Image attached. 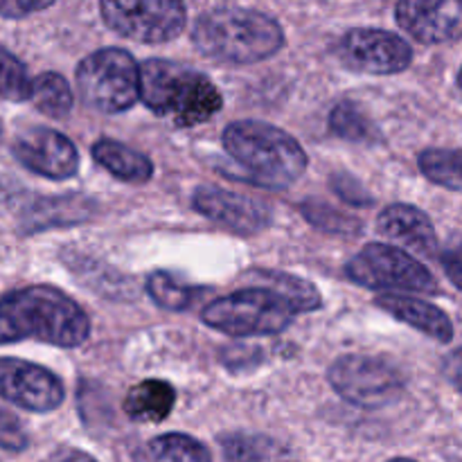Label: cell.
<instances>
[{
    "instance_id": "cell-1",
    "label": "cell",
    "mask_w": 462,
    "mask_h": 462,
    "mask_svg": "<svg viewBox=\"0 0 462 462\" xmlns=\"http://www.w3.org/2000/svg\"><path fill=\"white\" fill-rule=\"evenodd\" d=\"M88 337L86 311L59 289L36 284L0 298V346L32 338L57 347H79Z\"/></svg>"
},
{
    "instance_id": "cell-2",
    "label": "cell",
    "mask_w": 462,
    "mask_h": 462,
    "mask_svg": "<svg viewBox=\"0 0 462 462\" xmlns=\"http://www.w3.org/2000/svg\"><path fill=\"white\" fill-rule=\"evenodd\" d=\"M138 97L149 111L170 117L183 129L203 125L224 106L210 77L165 59H149L138 66Z\"/></svg>"
},
{
    "instance_id": "cell-3",
    "label": "cell",
    "mask_w": 462,
    "mask_h": 462,
    "mask_svg": "<svg viewBox=\"0 0 462 462\" xmlns=\"http://www.w3.org/2000/svg\"><path fill=\"white\" fill-rule=\"evenodd\" d=\"M192 41L215 61L248 66L273 57L284 45V32L275 18L257 9L217 7L197 18Z\"/></svg>"
},
{
    "instance_id": "cell-4",
    "label": "cell",
    "mask_w": 462,
    "mask_h": 462,
    "mask_svg": "<svg viewBox=\"0 0 462 462\" xmlns=\"http://www.w3.org/2000/svg\"><path fill=\"white\" fill-rule=\"evenodd\" d=\"M226 153L251 183L282 189L307 171V153L293 135L262 120H239L221 135Z\"/></svg>"
},
{
    "instance_id": "cell-5",
    "label": "cell",
    "mask_w": 462,
    "mask_h": 462,
    "mask_svg": "<svg viewBox=\"0 0 462 462\" xmlns=\"http://www.w3.org/2000/svg\"><path fill=\"white\" fill-rule=\"evenodd\" d=\"M296 311L280 293L271 289H239L203 310L201 319L208 328L228 337H271L291 325Z\"/></svg>"
},
{
    "instance_id": "cell-6",
    "label": "cell",
    "mask_w": 462,
    "mask_h": 462,
    "mask_svg": "<svg viewBox=\"0 0 462 462\" xmlns=\"http://www.w3.org/2000/svg\"><path fill=\"white\" fill-rule=\"evenodd\" d=\"M77 88L90 108L122 113L138 99V63L131 52L102 48L77 66Z\"/></svg>"
},
{
    "instance_id": "cell-7",
    "label": "cell",
    "mask_w": 462,
    "mask_h": 462,
    "mask_svg": "<svg viewBox=\"0 0 462 462\" xmlns=\"http://www.w3.org/2000/svg\"><path fill=\"white\" fill-rule=\"evenodd\" d=\"M352 282L382 291L438 293L431 271L409 253L388 244H368L346 266Z\"/></svg>"
},
{
    "instance_id": "cell-8",
    "label": "cell",
    "mask_w": 462,
    "mask_h": 462,
    "mask_svg": "<svg viewBox=\"0 0 462 462\" xmlns=\"http://www.w3.org/2000/svg\"><path fill=\"white\" fill-rule=\"evenodd\" d=\"M329 386L359 409H382L404 395V374L388 361L365 355L338 356L328 370Z\"/></svg>"
},
{
    "instance_id": "cell-9",
    "label": "cell",
    "mask_w": 462,
    "mask_h": 462,
    "mask_svg": "<svg viewBox=\"0 0 462 462\" xmlns=\"http://www.w3.org/2000/svg\"><path fill=\"white\" fill-rule=\"evenodd\" d=\"M104 23L138 43H167L185 30L188 12L174 0H104Z\"/></svg>"
},
{
    "instance_id": "cell-10",
    "label": "cell",
    "mask_w": 462,
    "mask_h": 462,
    "mask_svg": "<svg viewBox=\"0 0 462 462\" xmlns=\"http://www.w3.org/2000/svg\"><path fill=\"white\" fill-rule=\"evenodd\" d=\"M338 59L364 75H397L411 66L413 50L395 32L355 27L338 43Z\"/></svg>"
},
{
    "instance_id": "cell-11",
    "label": "cell",
    "mask_w": 462,
    "mask_h": 462,
    "mask_svg": "<svg viewBox=\"0 0 462 462\" xmlns=\"http://www.w3.org/2000/svg\"><path fill=\"white\" fill-rule=\"evenodd\" d=\"M0 397L32 413H50L61 406L66 391L48 368L23 359H0Z\"/></svg>"
},
{
    "instance_id": "cell-12",
    "label": "cell",
    "mask_w": 462,
    "mask_h": 462,
    "mask_svg": "<svg viewBox=\"0 0 462 462\" xmlns=\"http://www.w3.org/2000/svg\"><path fill=\"white\" fill-rule=\"evenodd\" d=\"M14 156L30 171L52 180H66L79 170V152L72 140L48 126H32L18 134Z\"/></svg>"
},
{
    "instance_id": "cell-13",
    "label": "cell",
    "mask_w": 462,
    "mask_h": 462,
    "mask_svg": "<svg viewBox=\"0 0 462 462\" xmlns=\"http://www.w3.org/2000/svg\"><path fill=\"white\" fill-rule=\"evenodd\" d=\"M194 210L237 235H257L271 224V210L262 201L230 189L201 185L192 194Z\"/></svg>"
},
{
    "instance_id": "cell-14",
    "label": "cell",
    "mask_w": 462,
    "mask_h": 462,
    "mask_svg": "<svg viewBox=\"0 0 462 462\" xmlns=\"http://www.w3.org/2000/svg\"><path fill=\"white\" fill-rule=\"evenodd\" d=\"M397 23L420 43L438 45L458 39L462 30V9L458 3H418L404 0L395 7Z\"/></svg>"
},
{
    "instance_id": "cell-15",
    "label": "cell",
    "mask_w": 462,
    "mask_h": 462,
    "mask_svg": "<svg viewBox=\"0 0 462 462\" xmlns=\"http://www.w3.org/2000/svg\"><path fill=\"white\" fill-rule=\"evenodd\" d=\"M377 230L391 242L400 244L409 255L431 257L438 251V235L431 219L420 208L406 203H393L379 215ZM404 251V253H406Z\"/></svg>"
},
{
    "instance_id": "cell-16",
    "label": "cell",
    "mask_w": 462,
    "mask_h": 462,
    "mask_svg": "<svg viewBox=\"0 0 462 462\" xmlns=\"http://www.w3.org/2000/svg\"><path fill=\"white\" fill-rule=\"evenodd\" d=\"M377 307L395 316L402 323L411 325V328L420 329L427 337L436 338L438 343H451L454 341V325L451 319L436 305L420 298L411 296H397V293H388V296L377 298Z\"/></svg>"
},
{
    "instance_id": "cell-17",
    "label": "cell",
    "mask_w": 462,
    "mask_h": 462,
    "mask_svg": "<svg viewBox=\"0 0 462 462\" xmlns=\"http://www.w3.org/2000/svg\"><path fill=\"white\" fill-rule=\"evenodd\" d=\"M176 404V391L162 379H144L135 383L125 397V413L131 422H165Z\"/></svg>"
},
{
    "instance_id": "cell-18",
    "label": "cell",
    "mask_w": 462,
    "mask_h": 462,
    "mask_svg": "<svg viewBox=\"0 0 462 462\" xmlns=\"http://www.w3.org/2000/svg\"><path fill=\"white\" fill-rule=\"evenodd\" d=\"M95 162L102 165L116 179L125 183H147L153 176V165L144 153L117 143V140L102 138L90 149Z\"/></svg>"
},
{
    "instance_id": "cell-19",
    "label": "cell",
    "mask_w": 462,
    "mask_h": 462,
    "mask_svg": "<svg viewBox=\"0 0 462 462\" xmlns=\"http://www.w3.org/2000/svg\"><path fill=\"white\" fill-rule=\"evenodd\" d=\"M93 210L95 203L88 201L86 197H77V194L43 199L27 212L25 230L27 233H36V230L54 228V226L77 224V221L88 219Z\"/></svg>"
},
{
    "instance_id": "cell-20",
    "label": "cell",
    "mask_w": 462,
    "mask_h": 462,
    "mask_svg": "<svg viewBox=\"0 0 462 462\" xmlns=\"http://www.w3.org/2000/svg\"><path fill=\"white\" fill-rule=\"evenodd\" d=\"M27 99H32V104L52 120H63L70 116L72 102H75L70 86L59 72H41L36 79H32Z\"/></svg>"
},
{
    "instance_id": "cell-21",
    "label": "cell",
    "mask_w": 462,
    "mask_h": 462,
    "mask_svg": "<svg viewBox=\"0 0 462 462\" xmlns=\"http://www.w3.org/2000/svg\"><path fill=\"white\" fill-rule=\"evenodd\" d=\"M253 275L264 282V289L280 293L296 314H300V311H314L323 305V298H320L319 289L311 282H307V280L298 278V275L282 273V271H257Z\"/></svg>"
},
{
    "instance_id": "cell-22",
    "label": "cell",
    "mask_w": 462,
    "mask_h": 462,
    "mask_svg": "<svg viewBox=\"0 0 462 462\" xmlns=\"http://www.w3.org/2000/svg\"><path fill=\"white\" fill-rule=\"evenodd\" d=\"M152 462H212L210 451L197 438L185 433H165L149 442Z\"/></svg>"
},
{
    "instance_id": "cell-23",
    "label": "cell",
    "mask_w": 462,
    "mask_h": 462,
    "mask_svg": "<svg viewBox=\"0 0 462 462\" xmlns=\"http://www.w3.org/2000/svg\"><path fill=\"white\" fill-rule=\"evenodd\" d=\"M329 126L337 135L350 143H373L377 140L374 122L352 102H338L329 113Z\"/></svg>"
},
{
    "instance_id": "cell-24",
    "label": "cell",
    "mask_w": 462,
    "mask_h": 462,
    "mask_svg": "<svg viewBox=\"0 0 462 462\" xmlns=\"http://www.w3.org/2000/svg\"><path fill=\"white\" fill-rule=\"evenodd\" d=\"M420 170L429 180L460 192V152L458 149H427L420 153Z\"/></svg>"
},
{
    "instance_id": "cell-25",
    "label": "cell",
    "mask_w": 462,
    "mask_h": 462,
    "mask_svg": "<svg viewBox=\"0 0 462 462\" xmlns=\"http://www.w3.org/2000/svg\"><path fill=\"white\" fill-rule=\"evenodd\" d=\"M147 293L152 296V300L156 305H161L162 310L170 311H183L188 310L189 302H192L194 293L192 289L180 284L174 275L165 273V271H156L147 278Z\"/></svg>"
},
{
    "instance_id": "cell-26",
    "label": "cell",
    "mask_w": 462,
    "mask_h": 462,
    "mask_svg": "<svg viewBox=\"0 0 462 462\" xmlns=\"http://www.w3.org/2000/svg\"><path fill=\"white\" fill-rule=\"evenodd\" d=\"M30 97V77L25 66L0 45V99L23 102Z\"/></svg>"
},
{
    "instance_id": "cell-27",
    "label": "cell",
    "mask_w": 462,
    "mask_h": 462,
    "mask_svg": "<svg viewBox=\"0 0 462 462\" xmlns=\"http://www.w3.org/2000/svg\"><path fill=\"white\" fill-rule=\"evenodd\" d=\"M300 210L311 226L325 230V233L352 235V233H359L361 230L359 221L352 219V217H347V215H343V212H338L337 208L328 206V203L307 201V203H302Z\"/></svg>"
},
{
    "instance_id": "cell-28",
    "label": "cell",
    "mask_w": 462,
    "mask_h": 462,
    "mask_svg": "<svg viewBox=\"0 0 462 462\" xmlns=\"http://www.w3.org/2000/svg\"><path fill=\"white\" fill-rule=\"evenodd\" d=\"M226 451V458L230 462H260L273 451H269V440L264 438H246V436H233L221 440Z\"/></svg>"
},
{
    "instance_id": "cell-29",
    "label": "cell",
    "mask_w": 462,
    "mask_h": 462,
    "mask_svg": "<svg viewBox=\"0 0 462 462\" xmlns=\"http://www.w3.org/2000/svg\"><path fill=\"white\" fill-rule=\"evenodd\" d=\"M329 185H332V189L343 199V201L352 203V206L365 208L374 201L368 194V189H365L359 180L352 179L350 174H334L332 183Z\"/></svg>"
},
{
    "instance_id": "cell-30",
    "label": "cell",
    "mask_w": 462,
    "mask_h": 462,
    "mask_svg": "<svg viewBox=\"0 0 462 462\" xmlns=\"http://www.w3.org/2000/svg\"><path fill=\"white\" fill-rule=\"evenodd\" d=\"M0 447L7 451H23L27 447V436L21 422L5 411H0Z\"/></svg>"
},
{
    "instance_id": "cell-31",
    "label": "cell",
    "mask_w": 462,
    "mask_h": 462,
    "mask_svg": "<svg viewBox=\"0 0 462 462\" xmlns=\"http://www.w3.org/2000/svg\"><path fill=\"white\" fill-rule=\"evenodd\" d=\"M48 7H52V0H39V3H32V0H0V16L25 18Z\"/></svg>"
},
{
    "instance_id": "cell-32",
    "label": "cell",
    "mask_w": 462,
    "mask_h": 462,
    "mask_svg": "<svg viewBox=\"0 0 462 462\" xmlns=\"http://www.w3.org/2000/svg\"><path fill=\"white\" fill-rule=\"evenodd\" d=\"M442 264H445L447 273H449L454 287H460V255L458 251H449L442 257Z\"/></svg>"
},
{
    "instance_id": "cell-33",
    "label": "cell",
    "mask_w": 462,
    "mask_h": 462,
    "mask_svg": "<svg viewBox=\"0 0 462 462\" xmlns=\"http://www.w3.org/2000/svg\"><path fill=\"white\" fill-rule=\"evenodd\" d=\"M48 462H97L93 456H88L86 451L79 449H61L52 456Z\"/></svg>"
},
{
    "instance_id": "cell-34",
    "label": "cell",
    "mask_w": 462,
    "mask_h": 462,
    "mask_svg": "<svg viewBox=\"0 0 462 462\" xmlns=\"http://www.w3.org/2000/svg\"><path fill=\"white\" fill-rule=\"evenodd\" d=\"M388 462H415V460H409V458H395V460H388Z\"/></svg>"
},
{
    "instance_id": "cell-35",
    "label": "cell",
    "mask_w": 462,
    "mask_h": 462,
    "mask_svg": "<svg viewBox=\"0 0 462 462\" xmlns=\"http://www.w3.org/2000/svg\"><path fill=\"white\" fill-rule=\"evenodd\" d=\"M0 131H3V126H0Z\"/></svg>"
}]
</instances>
